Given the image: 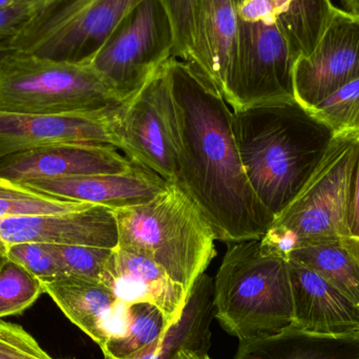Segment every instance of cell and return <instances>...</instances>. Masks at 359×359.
I'll list each match as a JSON object with an SVG mask.
<instances>
[{
	"label": "cell",
	"instance_id": "1",
	"mask_svg": "<svg viewBox=\"0 0 359 359\" xmlns=\"http://www.w3.org/2000/svg\"><path fill=\"white\" fill-rule=\"evenodd\" d=\"M178 126V181L217 241L259 240L274 217L245 174L232 111L217 88L177 57L165 63Z\"/></svg>",
	"mask_w": 359,
	"mask_h": 359
},
{
	"label": "cell",
	"instance_id": "2",
	"mask_svg": "<svg viewBox=\"0 0 359 359\" xmlns=\"http://www.w3.org/2000/svg\"><path fill=\"white\" fill-rule=\"evenodd\" d=\"M231 126L249 184L274 219L311 178L334 138L297 100L234 109Z\"/></svg>",
	"mask_w": 359,
	"mask_h": 359
},
{
	"label": "cell",
	"instance_id": "3",
	"mask_svg": "<svg viewBox=\"0 0 359 359\" xmlns=\"http://www.w3.org/2000/svg\"><path fill=\"white\" fill-rule=\"evenodd\" d=\"M213 311L238 341L294 328V301L287 257L267 253L259 240L233 243L213 282Z\"/></svg>",
	"mask_w": 359,
	"mask_h": 359
},
{
	"label": "cell",
	"instance_id": "4",
	"mask_svg": "<svg viewBox=\"0 0 359 359\" xmlns=\"http://www.w3.org/2000/svg\"><path fill=\"white\" fill-rule=\"evenodd\" d=\"M118 246L132 249L157 263L189 297L192 287L217 255L210 224L178 184L155 198L114 210Z\"/></svg>",
	"mask_w": 359,
	"mask_h": 359
},
{
	"label": "cell",
	"instance_id": "5",
	"mask_svg": "<svg viewBox=\"0 0 359 359\" xmlns=\"http://www.w3.org/2000/svg\"><path fill=\"white\" fill-rule=\"evenodd\" d=\"M358 147V133L334 136L311 178L261 238L265 252L286 257L294 249L351 238L350 177Z\"/></svg>",
	"mask_w": 359,
	"mask_h": 359
},
{
	"label": "cell",
	"instance_id": "6",
	"mask_svg": "<svg viewBox=\"0 0 359 359\" xmlns=\"http://www.w3.org/2000/svg\"><path fill=\"white\" fill-rule=\"evenodd\" d=\"M123 103L90 65L18 50L0 62V111L71 115L96 113Z\"/></svg>",
	"mask_w": 359,
	"mask_h": 359
},
{
	"label": "cell",
	"instance_id": "7",
	"mask_svg": "<svg viewBox=\"0 0 359 359\" xmlns=\"http://www.w3.org/2000/svg\"><path fill=\"white\" fill-rule=\"evenodd\" d=\"M238 63L228 104L234 109L295 100L299 56L283 29L272 0H236Z\"/></svg>",
	"mask_w": 359,
	"mask_h": 359
},
{
	"label": "cell",
	"instance_id": "8",
	"mask_svg": "<svg viewBox=\"0 0 359 359\" xmlns=\"http://www.w3.org/2000/svg\"><path fill=\"white\" fill-rule=\"evenodd\" d=\"M142 0H50L6 46L62 62L88 65L120 21Z\"/></svg>",
	"mask_w": 359,
	"mask_h": 359
},
{
	"label": "cell",
	"instance_id": "9",
	"mask_svg": "<svg viewBox=\"0 0 359 359\" xmlns=\"http://www.w3.org/2000/svg\"><path fill=\"white\" fill-rule=\"evenodd\" d=\"M176 37L159 0H142L117 25L88 65L126 102L175 54Z\"/></svg>",
	"mask_w": 359,
	"mask_h": 359
},
{
	"label": "cell",
	"instance_id": "10",
	"mask_svg": "<svg viewBox=\"0 0 359 359\" xmlns=\"http://www.w3.org/2000/svg\"><path fill=\"white\" fill-rule=\"evenodd\" d=\"M121 151L168 183L178 181V126L165 65L120 107Z\"/></svg>",
	"mask_w": 359,
	"mask_h": 359
},
{
	"label": "cell",
	"instance_id": "11",
	"mask_svg": "<svg viewBox=\"0 0 359 359\" xmlns=\"http://www.w3.org/2000/svg\"><path fill=\"white\" fill-rule=\"evenodd\" d=\"M356 79H359V17L335 6L314 50L295 62V100L305 109H313Z\"/></svg>",
	"mask_w": 359,
	"mask_h": 359
},
{
	"label": "cell",
	"instance_id": "12",
	"mask_svg": "<svg viewBox=\"0 0 359 359\" xmlns=\"http://www.w3.org/2000/svg\"><path fill=\"white\" fill-rule=\"evenodd\" d=\"M120 107L55 116L0 111V158L60 143H90L121 149L117 130Z\"/></svg>",
	"mask_w": 359,
	"mask_h": 359
},
{
	"label": "cell",
	"instance_id": "13",
	"mask_svg": "<svg viewBox=\"0 0 359 359\" xmlns=\"http://www.w3.org/2000/svg\"><path fill=\"white\" fill-rule=\"evenodd\" d=\"M134 165L111 145L60 143L0 158V178L15 182L36 181L118 174Z\"/></svg>",
	"mask_w": 359,
	"mask_h": 359
},
{
	"label": "cell",
	"instance_id": "14",
	"mask_svg": "<svg viewBox=\"0 0 359 359\" xmlns=\"http://www.w3.org/2000/svg\"><path fill=\"white\" fill-rule=\"evenodd\" d=\"M0 238L8 248L25 242L109 249L119 244L113 209L97 205L73 212L1 219Z\"/></svg>",
	"mask_w": 359,
	"mask_h": 359
},
{
	"label": "cell",
	"instance_id": "15",
	"mask_svg": "<svg viewBox=\"0 0 359 359\" xmlns=\"http://www.w3.org/2000/svg\"><path fill=\"white\" fill-rule=\"evenodd\" d=\"M20 184L48 196L116 210L145 204L165 191L170 183L149 168L134 163L130 170L118 174L36 180Z\"/></svg>",
	"mask_w": 359,
	"mask_h": 359
},
{
	"label": "cell",
	"instance_id": "16",
	"mask_svg": "<svg viewBox=\"0 0 359 359\" xmlns=\"http://www.w3.org/2000/svg\"><path fill=\"white\" fill-rule=\"evenodd\" d=\"M103 284L120 303L157 306L170 326L179 322L188 301L183 287L175 283L157 263L132 249L117 246L107 266Z\"/></svg>",
	"mask_w": 359,
	"mask_h": 359
},
{
	"label": "cell",
	"instance_id": "17",
	"mask_svg": "<svg viewBox=\"0 0 359 359\" xmlns=\"http://www.w3.org/2000/svg\"><path fill=\"white\" fill-rule=\"evenodd\" d=\"M294 329L328 337L359 335V307L313 270L288 259Z\"/></svg>",
	"mask_w": 359,
	"mask_h": 359
},
{
	"label": "cell",
	"instance_id": "18",
	"mask_svg": "<svg viewBox=\"0 0 359 359\" xmlns=\"http://www.w3.org/2000/svg\"><path fill=\"white\" fill-rule=\"evenodd\" d=\"M42 287L67 318L100 348L113 337L128 307L109 287L90 278L62 276Z\"/></svg>",
	"mask_w": 359,
	"mask_h": 359
},
{
	"label": "cell",
	"instance_id": "19",
	"mask_svg": "<svg viewBox=\"0 0 359 359\" xmlns=\"http://www.w3.org/2000/svg\"><path fill=\"white\" fill-rule=\"evenodd\" d=\"M233 359H359V335L328 337L292 328L241 341Z\"/></svg>",
	"mask_w": 359,
	"mask_h": 359
},
{
	"label": "cell",
	"instance_id": "20",
	"mask_svg": "<svg viewBox=\"0 0 359 359\" xmlns=\"http://www.w3.org/2000/svg\"><path fill=\"white\" fill-rule=\"evenodd\" d=\"M174 27V57L215 86L209 39L210 0H159ZM217 88V86H215Z\"/></svg>",
	"mask_w": 359,
	"mask_h": 359
},
{
	"label": "cell",
	"instance_id": "21",
	"mask_svg": "<svg viewBox=\"0 0 359 359\" xmlns=\"http://www.w3.org/2000/svg\"><path fill=\"white\" fill-rule=\"evenodd\" d=\"M213 314V280L203 273L192 287L179 322L170 329L159 347L139 359H176L183 349L207 352Z\"/></svg>",
	"mask_w": 359,
	"mask_h": 359
},
{
	"label": "cell",
	"instance_id": "22",
	"mask_svg": "<svg viewBox=\"0 0 359 359\" xmlns=\"http://www.w3.org/2000/svg\"><path fill=\"white\" fill-rule=\"evenodd\" d=\"M286 257L313 270L359 307V241L337 238L294 249Z\"/></svg>",
	"mask_w": 359,
	"mask_h": 359
},
{
	"label": "cell",
	"instance_id": "23",
	"mask_svg": "<svg viewBox=\"0 0 359 359\" xmlns=\"http://www.w3.org/2000/svg\"><path fill=\"white\" fill-rule=\"evenodd\" d=\"M172 328L163 312L154 304L128 306L126 328L101 348L107 359H139L161 345Z\"/></svg>",
	"mask_w": 359,
	"mask_h": 359
},
{
	"label": "cell",
	"instance_id": "24",
	"mask_svg": "<svg viewBox=\"0 0 359 359\" xmlns=\"http://www.w3.org/2000/svg\"><path fill=\"white\" fill-rule=\"evenodd\" d=\"M209 39L215 86L229 101L236 76L238 48L236 0H210Z\"/></svg>",
	"mask_w": 359,
	"mask_h": 359
},
{
	"label": "cell",
	"instance_id": "25",
	"mask_svg": "<svg viewBox=\"0 0 359 359\" xmlns=\"http://www.w3.org/2000/svg\"><path fill=\"white\" fill-rule=\"evenodd\" d=\"M276 16L297 56H308L328 25L331 0H272Z\"/></svg>",
	"mask_w": 359,
	"mask_h": 359
},
{
	"label": "cell",
	"instance_id": "26",
	"mask_svg": "<svg viewBox=\"0 0 359 359\" xmlns=\"http://www.w3.org/2000/svg\"><path fill=\"white\" fill-rule=\"evenodd\" d=\"M95 205L48 196L0 178V221L84 210Z\"/></svg>",
	"mask_w": 359,
	"mask_h": 359
},
{
	"label": "cell",
	"instance_id": "27",
	"mask_svg": "<svg viewBox=\"0 0 359 359\" xmlns=\"http://www.w3.org/2000/svg\"><path fill=\"white\" fill-rule=\"evenodd\" d=\"M42 293L41 280L16 262L6 259L0 266V320L23 313Z\"/></svg>",
	"mask_w": 359,
	"mask_h": 359
},
{
	"label": "cell",
	"instance_id": "28",
	"mask_svg": "<svg viewBox=\"0 0 359 359\" xmlns=\"http://www.w3.org/2000/svg\"><path fill=\"white\" fill-rule=\"evenodd\" d=\"M308 111L326 124L334 136L359 134V79L346 84Z\"/></svg>",
	"mask_w": 359,
	"mask_h": 359
},
{
	"label": "cell",
	"instance_id": "29",
	"mask_svg": "<svg viewBox=\"0 0 359 359\" xmlns=\"http://www.w3.org/2000/svg\"><path fill=\"white\" fill-rule=\"evenodd\" d=\"M65 276H80L102 282L114 249L92 246L54 245Z\"/></svg>",
	"mask_w": 359,
	"mask_h": 359
},
{
	"label": "cell",
	"instance_id": "30",
	"mask_svg": "<svg viewBox=\"0 0 359 359\" xmlns=\"http://www.w3.org/2000/svg\"><path fill=\"white\" fill-rule=\"evenodd\" d=\"M8 259L16 262L41 283L65 276L54 245L25 242L8 246Z\"/></svg>",
	"mask_w": 359,
	"mask_h": 359
},
{
	"label": "cell",
	"instance_id": "31",
	"mask_svg": "<svg viewBox=\"0 0 359 359\" xmlns=\"http://www.w3.org/2000/svg\"><path fill=\"white\" fill-rule=\"evenodd\" d=\"M36 341L20 325L0 320V359H32Z\"/></svg>",
	"mask_w": 359,
	"mask_h": 359
},
{
	"label": "cell",
	"instance_id": "32",
	"mask_svg": "<svg viewBox=\"0 0 359 359\" xmlns=\"http://www.w3.org/2000/svg\"><path fill=\"white\" fill-rule=\"evenodd\" d=\"M33 10L27 4H17L0 10V43L10 41L27 22Z\"/></svg>",
	"mask_w": 359,
	"mask_h": 359
},
{
	"label": "cell",
	"instance_id": "33",
	"mask_svg": "<svg viewBox=\"0 0 359 359\" xmlns=\"http://www.w3.org/2000/svg\"><path fill=\"white\" fill-rule=\"evenodd\" d=\"M348 228L350 236L359 241V147L350 177Z\"/></svg>",
	"mask_w": 359,
	"mask_h": 359
},
{
	"label": "cell",
	"instance_id": "34",
	"mask_svg": "<svg viewBox=\"0 0 359 359\" xmlns=\"http://www.w3.org/2000/svg\"><path fill=\"white\" fill-rule=\"evenodd\" d=\"M176 359H210V358L207 355V352L183 349L177 354Z\"/></svg>",
	"mask_w": 359,
	"mask_h": 359
},
{
	"label": "cell",
	"instance_id": "35",
	"mask_svg": "<svg viewBox=\"0 0 359 359\" xmlns=\"http://www.w3.org/2000/svg\"><path fill=\"white\" fill-rule=\"evenodd\" d=\"M344 10L350 14L359 17V0H339Z\"/></svg>",
	"mask_w": 359,
	"mask_h": 359
},
{
	"label": "cell",
	"instance_id": "36",
	"mask_svg": "<svg viewBox=\"0 0 359 359\" xmlns=\"http://www.w3.org/2000/svg\"><path fill=\"white\" fill-rule=\"evenodd\" d=\"M32 359H56L52 358L50 354L46 353L43 349H42L41 346L39 345L38 341H36L35 345H34L33 348V354H32Z\"/></svg>",
	"mask_w": 359,
	"mask_h": 359
},
{
	"label": "cell",
	"instance_id": "37",
	"mask_svg": "<svg viewBox=\"0 0 359 359\" xmlns=\"http://www.w3.org/2000/svg\"><path fill=\"white\" fill-rule=\"evenodd\" d=\"M48 1H50V0H25V4H27V6H29V8H32L34 13L36 10L41 8L43 4H46V2Z\"/></svg>",
	"mask_w": 359,
	"mask_h": 359
},
{
	"label": "cell",
	"instance_id": "38",
	"mask_svg": "<svg viewBox=\"0 0 359 359\" xmlns=\"http://www.w3.org/2000/svg\"><path fill=\"white\" fill-rule=\"evenodd\" d=\"M17 4H25V0H0V10L1 8H11Z\"/></svg>",
	"mask_w": 359,
	"mask_h": 359
},
{
	"label": "cell",
	"instance_id": "39",
	"mask_svg": "<svg viewBox=\"0 0 359 359\" xmlns=\"http://www.w3.org/2000/svg\"><path fill=\"white\" fill-rule=\"evenodd\" d=\"M6 252H8V247L4 245V243L2 242L1 238H0V266L4 263L6 259H8V255H6Z\"/></svg>",
	"mask_w": 359,
	"mask_h": 359
},
{
	"label": "cell",
	"instance_id": "40",
	"mask_svg": "<svg viewBox=\"0 0 359 359\" xmlns=\"http://www.w3.org/2000/svg\"><path fill=\"white\" fill-rule=\"evenodd\" d=\"M12 50V48L6 46V43H0V62H1L4 57L8 56Z\"/></svg>",
	"mask_w": 359,
	"mask_h": 359
}]
</instances>
